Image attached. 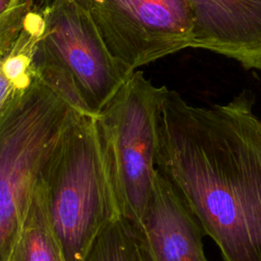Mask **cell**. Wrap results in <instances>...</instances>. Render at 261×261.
Segmentation results:
<instances>
[{
	"mask_svg": "<svg viewBox=\"0 0 261 261\" xmlns=\"http://www.w3.org/2000/svg\"><path fill=\"white\" fill-rule=\"evenodd\" d=\"M192 48H201L261 72V0H188Z\"/></svg>",
	"mask_w": 261,
	"mask_h": 261,
	"instance_id": "cell-7",
	"label": "cell"
},
{
	"mask_svg": "<svg viewBox=\"0 0 261 261\" xmlns=\"http://www.w3.org/2000/svg\"><path fill=\"white\" fill-rule=\"evenodd\" d=\"M141 228L153 261H208L204 230L179 192L158 170Z\"/></svg>",
	"mask_w": 261,
	"mask_h": 261,
	"instance_id": "cell-8",
	"label": "cell"
},
{
	"mask_svg": "<svg viewBox=\"0 0 261 261\" xmlns=\"http://www.w3.org/2000/svg\"><path fill=\"white\" fill-rule=\"evenodd\" d=\"M8 261H64L47 218L40 182L34 191Z\"/></svg>",
	"mask_w": 261,
	"mask_h": 261,
	"instance_id": "cell-9",
	"label": "cell"
},
{
	"mask_svg": "<svg viewBox=\"0 0 261 261\" xmlns=\"http://www.w3.org/2000/svg\"><path fill=\"white\" fill-rule=\"evenodd\" d=\"M55 1H57V0H35V7L44 8V7H47V6L51 5ZM75 1L79 2L82 6H84L88 9V5H89L90 0H75Z\"/></svg>",
	"mask_w": 261,
	"mask_h": 261,
	"instance_id": "cell-12",
	"label": "cell"
},
{
	"mask_svg": "<svg viewBox=\"0 0 261 261\" xmlns=\"http://www.w3.org/2000/svg\"><path fill=\"white\" fill-rule=\"evenodd\" d=\"M83 261H153L142 228L121 215L96 236Z\"/></svg>",
	"mask_w": 261,
	"mask_h": 261,
	"instance_id": "cell-10",
	"label": "cell"
},
{
	"mask_svg": "<svg viewBox=\"0 0 261 261\" xmlns=\"http://www.w3.org/2000/svg\"><path fill=\"white\" fill-rule=\"evenodd\" d=\"M82 114L34 75L0 107V261H8L43 168Z\"/></svg>",
	"mask_w": 261,
	"mask_h": 261,
	"instance_id": "cell-2",
	"label": "cell"
},
{
	"mask_svg": "<svg viewBox=\"0 0 261 261\" xmlns=\"http://www.w3.org/2000/svg\"><path fill=\"white\" fill-rule=\"evenodd\" d=\"M36 8L34 74L82 114L97 117L134 71L111 56L89 10L75 0Z\"/></svg>",
	"mask_w": 261,
	"mask_h": 261,
	"instance_id": "cell-4",
	"label": "cell"
},
{
	"mask_svg": "<svg viewBox=\"0 0 261 261\" xmlns=\"http://www.w3.org/2000/svg\"><path fill=\"white\" fill-rule=\"evenodd\" d=\"M88 10L111 56L132 71L192 47L188 0H90Z\"/></svg>",
	"mask_w": 261,
	"mask_h": 261,
	"instance_id": "cell-6",
	"label": "cell"
},
{
	"mask_svg": "<svg viewBox=\"0 0 261 261\" xmlns=\"http://www.w3.org/2000/svg\"><path fill=\"white\" fill-rule=\"evenodd\" d=\"M39 182L64 261H83L99 231L120 215L95 117L81 116L48 159Z\"/></svg>",
	"mask_w": 261,
	"mask_h": 261,
	"instance_id": "cell-3",
	"label": "cell"
},
{
	"mask_svg": "<svg viewBox=\"0 0 261 261\" xmlns=\"http://www.w3.org/2000/svg\"><path fill=\"white\" fill-rule=\"evenodd\" d=\"M3 101H4V97H3V93H2V91L0 90V106L2 105V103H3Z\"/></svg>",
	"mask_w": 261,
	"mask_h": 261,
	"instance_id": "cell-13",
	"label": "cell"
},
{
	"mask_svg": "<svg viewBox=\"0 0 261 261\" xmlns=\"http://www.w3.org/2000/svg\"><path fill=\"white\" fill-rule=\"evenodd\" d=\"M35 8V0H0V58L14 45Z\"/></svg>",
	"mask_w": 261,
	"mask_h": 261,
	"instance_id": "cell-11",
	"label": "cell"
},
{
	"mask_svg": "<svg viewBox=\"0 0 261 261\" xmlns=\"http://www.w3.org/2000/svg\"><path fill=\"white\" fill-rule=\"evenodd\" d=\"M166 91L135 70L95 117L118 212L140 227L157 173V119Z\"/></svg>",
	"mask_w": 261,
	"mask_h": 261,
	"instance_id": "cell-5",
	"label": "cell"
},
{
	"mask_svg": "<svg viewBox=\"0 0 261 261\" xmlns=\"http://www.w3.org/2000/svg\"><path fill=\"white\" fill-rule=\"evenodd\" d=\"M246 92L196 106L168 90L156 169L179 192L223 261H261V119Z\"/></svg>",
	"mask_w": 261,
	"mask_h": 261,
	"instance_id": "cell-1",
	"label": "cell"
}]
</instances>
